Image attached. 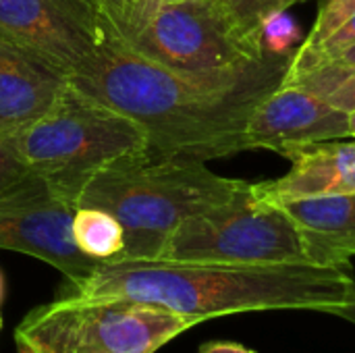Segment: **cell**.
Returning a JSON list of instances; mask_svg holds the SVG:
<instances>
[{"label": "cell", "instance_id": "cell-1", "mask_svg": "<svg viewBox=\"0 0 355 353\" xmlns=\"http://www.w3.org/2000/svg\"><path fill=\"white\" fill-rule=\"evenodd\" d=\"M285 64L264 58L237 75H187L135 54L110 33L69 83L137 123L150 154L208 162L250 150L248 119L281 83Z\"/></svg>", "mask_w": 355, "mask_h": 353}, {"label": "cell", "instance_id": "cell-2", "mask_svg": "<svg viewBox=\"0 0 355 353\" xmlns=\"http://www.w3.org/2000/svg\"><path fill=\"white\" fill-rule=\"evenodd\" d=\"M352 268L310 264L235 266L179 260L100 262L56 298L131 300L202 322L229 314L312 310L333 314L352 302Z\"/></svg>", "mask_w": 355, "mask_h": 353}, {"label": "cell", "instance_id": "cell-3", "mask_svg": "<svg viewBox=\"0 0 355 353\" xmlns=\"http://www.w3.org/2000/svg\"><path fill=\"white\" fill-rule=\"evenodd\" d=\"M252 183L212 173L202 160L123 156L77 191V208H102L123 227L121 260H158L171 235L191 216L239 200ZM116 262V260H114Z\"/></svg>", "mask_w": 355, "mask_h": 353}, {"label": "cell", "instance_id": "cell-4", "mask_svg": "<svg viewBox=\"0 0 355 353\" xmlns=\"http://www.w3.org/2000/svg\"><path fill=\"white\" fill-rule=\"evenodd\" d=\"M8 139L29 171L73 202L94 173L123 156L150 150L137 123L77 92L71 83L37 121Z\"/></svg>", "mask_w": 355, "mask_h": 353}, {"label": "cell", "instance_id": "cell-5", "mask_svg": "<svg viewBox=\"0 0 355 353\" xmlns=\"http://www.w3.org/2000/svg\"><path fill=\"white\" fill-rule=\"evenodd\" d=\"M114 37L156 64L200 77L237 75L266 58L262 27L245 21L231 0H173Z\"/></svg>", "mask_w": 355, "mask_h": 353}, {"label": "cell", "instance_id": "cell-6", "mask_svg": "<svg viewBox=\"0 0 355 353\" xmlns=\"http://www.w3.org/2000/svg\"><path fill=\"white\" fill-rule=\"evenodd\" d=\"M202 325L131 300L56 298L33 308L15 329L17 353H156Z\"/></svg>", "mask_w": 355, "mask_h": 353}, {"label": "cell", "instance_id": "cell-7", "mask_svg": "<svg viewBox=\"0 0 355 353\" xmlns=\"http://www.w3.org/2000/svg\"><path fill=\"white\" fill-rule=\"evenodd\" d=\"M158 260L235 266H318L302 229L281 204L252 193L187 218Z\"/></svg>", "mask_w": 355, "mask_h": 353}, {"label": "cell", "instance_id": "cell-8", "mask_svg": "<svg viewBox=\"0 0 355 353\" xmlns=\"http://www.w3.org/2000/svg\"><path fill=\"white\" fill-rule=\"evenodd\" d=\"M0 35L69 79L106 44L110 27L94 0H0Z\"/></svg>", "mask_w": 355, "mask_h": 353}, {"label": "cell", "instance_id": "cell-9", "mask_svg": "<svg viewBox=\"0 0 355 353\" xmlns=\"http://www.w3.org/2000/svg\"><path fill=\"white\" fill-rule=\"evenodd\" d=\"M75 210L64 191L33 177L25 187L0 198V250L33 256L60 270L67 283H79L100 262L75 246Z\"/></svg>", "mask_w": 355, "mask_h": 353}, {"label": "cell", "instance_id": "cell-10", "mask_svg": "<svg viewBox=\"0 0 355 353\" xmlns=\"http://www.w3.org/2000/svg\"><path fill=\"white\" fill-rule=\"evenodd\" d=\"M343 137H349L347 112L291 83H279L266 94L245 127L250 150H272L283 158L304 146Z\"/></svg>", "mask_w": 355, "mask_h": 353}, {"label": "cell", "instance_id": "cell-11", "mask_svg": "<svg viewBox=\"0 0 355 353\" xmlns=\"http://www.w3.org/2000/svg\"><path fill=\"white\" fill-rule=\"evenodd\" d=\"M67 83V75L0 35V137L37 121Z\"/></svg>", "mask_w": 355, "mask_h": 353}, {"label": "cell", "instance_id": "cell-12", "mask_svg": "<svg viewBox=\"0 0 355 353\" xmlns=\"http://www.w3.org/2000/svg\"><path fill=\"white\" fill-rule=\"evenodd\" d=\"M291 169L277 179L252 183V193L275 204L355 191V141H318L295 150Z\"/></svg>", "mask_w": 355, "mask_h": 353}, {"label": "cell", "instance_id": "cell-13", "mask_svg": "<svg viewBox=\"0 0 355 353\" xmlns=\"http://www.w3.org/2000/svg\"><path fill=\"white\" fill-rule=\"evenodd\" d=\"M308 239L318 266L352 268L355 256V191L281 204Z\"/></svg>", "mask_w": 355, "mask_h": 353}, {"label": "cell", "instance_id": "cell-14", "mask_svg": "<svg viewBox=\"0 0 355 353\" xmlns=\"http://www.w3.org/2000/svg\"><path fill=\"white\" fill-rule=\"evenodd\" d=\"M75 246L98 262L121 260L125 252V233L121 223L102 208H77L73 216Z\"/></svg>", "mask_w": 355, "mask_h": 353}, {"label": "cell", "instance_id": "cell-15", "mask_svg": "<svg viewBox=\"0 0 355 353\" xmlns=\"http://www.w3.org/2000/svg\"><path fill=\"white\" fill-rule=\"evenodd\" d=\"M281 83L297 85L343 112L355 110V67L352 64L320 62L295 77L281 79Z\"/></svg>", "mask_w": 355, "mask_h": 353}, {"label": "cell", "instance_id": "cell-16", "mask_svg": "<svg viewBox=\"0 0 355 353\" xmlns=\"http://www.w3.org/2000/svg\"><path fill=\"white\" fill-rule=\"evenodd\" d=\"M355 44V12L349 15L335 31H331L322 42H318L316 46L312 48H297L287 64H285V73H283V79H289V77H295L297 73L314 67V64H320V62H329L333 60L335 56H339L343 50L352 48Z\"/></svg>", "mask_w": 355, "mask_h": 353}, {"label": "cell", "instance_id": "cell-17", "mask_svg": "<svg viewBox=\"0 0 355 353\" xmlns=\"http://www.w3.org/2000/svg\"><path fill=\"white\" fill-rule=\"evenodd\" d=\"M355 12V0H320L318 2V15L314 21V27L306 35L304 44L300 48H312L318 42H322L331 31H335L349 15Z\"/></svg>", "mask_w": 355, "mask_h": 353}, {"label": "cell", "instance_id": "cell-18", "mask_svg": "<svg viewBox=\"0 0 355 353\" xmlns=\"http://www.w3.org/2000/svg\"><path fill=\"white\" fill-rule=\"evenodd\" d=\"M33 177V171L19 158L8 137H0V198L25 187Z\"/></svg>", "mask_w": 355, "mask_h": 353}, {"label": "cell", "instance_id": "cell-19", "mask_svg": "<svg viewBox=\"0 0 355 353\" xmlns=\"http://www.w3.org/2000/svg\"><path fill=\"white\" fill-rule=\"evenodd\" d=\"M262 44L266 52L272 54H283L291 48V44L295 42V37L300 35L297 25L285 15V12H275L270 17H266L262 23Z\"/></svg>", "mask_w": 355, "mask_h": 353}, {"label": "cell", "instance_id": "cell-20", "mask_svg": "<svg viewBox=\"0 0 355 353\" xmlns=\"http://www.w3.org/2000/svg\"><path fill=\"white\" fill-rule=\"evenodd\" d=\"M304 0H231L233 8L250 23L260 25L266 17L275 12H287L293 4Z\"/></svg>", "mask_w": 355, "mask_h": 353}, {"label": "cell", "instance_id": "cell-21", "mask_svg": "<svg viewBox=\"0 0 355 353\" xmlns=\"http://www.w3.org/2000/svg\"><path fill=\"white\" fill-rule=\"evenodd\" d=\"M94 2L100 15L104 17V21L108 23L110 31H116L129 21L131 12L141 0H94Z\"/></svg>", "mask_w": 355, "mask_h": 353}, {"label": "cell", "instance_id": "cell-22", "mask_svg": "<svg viewBox=\"0 0 355 353\" xmlns=\"http://www.w3.org/2000/svg\"><path fill=\"white\" fill-rule=\"evenodd\" d=\"M166 2H173V0H141V2L135 6V10L131 12L129 21H127L121 29H116V31H112V33H114V35H121V33H127V31L139 27L144 21L150 19V15H152L158 6H162V4H166Z\"/></svg>", "mask_w": 355, "mask_h": 353}, {"label": "cell", "instance_id": "cell-23", "mask_svg": "<svg viewBox=\"0 0 355 353\" xmlns=\"http://www.w3.org/2000/svg\"><path fill=\"white\" fill-rule=\"evenodd\" d=\"M198 353H258L235 341H206L200 345Z\"/></svg>", "mask_w": 355, "mask_h": 353}, {"label": "cell", "instance_id": "cell-24", "mask_svg": "<svg viewBox=\"0 0 355 353\" xmlns=\"http://www.w3.org/2000/svg\"><path fill=\"white\" fill-rule=\"evenodd\" d=\"M333 316H339V318L349 320V322H354L355 325V285H354V291H352V302H349L347 306H343V308L335 310V312H333Z\"/></svg>", "mask_w": 355, "mask_h": 353}, {"label": "cell", "instance_id": "cell-25", "mask_svg": "<svg viewBox=\"0 0 355 353\" xmlns=\"http://www.w3.org/2000/svg\"><path fill=\"white\" fill-rule=\"evenodd\" d=\"M329 62H339V64H352V67H355V44L352 48L343 50L339 56H335V58L329 60Z\"/></svg>", "mask_w": 355, "mask_h": 353}, {"label": "cell", "instance_id": "cell-26", "mask_svg": "<svg viewBox=\"0 0 355 353\" xmlns=\"http://www.w3.org/2000/svg\"><path fill=\"white\" fill-rule=\"evenodd\" d=\"M347 121H349V137H355V110L347 112Z\"/></svg>", "mask_w": 355, "mask_h": 353}, {"label": "cell", "instance_id": "cell-27", "mask_svg": "<svg viewBox=\"0 0 355 353\" xmlns=\"http://www.w3.org/2000/svg\"><path fill=\"white\" fill-rule=\"evenodd\" d=\"M0 304H2V283H0ZM0 329H2V314H0Z\"/></svg>", "mask_w": 355, "mask_h": 353}]
</instances>
